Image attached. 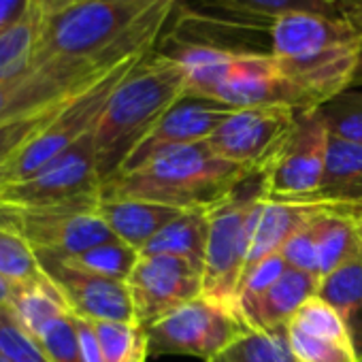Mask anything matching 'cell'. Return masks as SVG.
I'll use <instances>...</instances> for the list:
<instances>
[{
	"label": "cell",
	"mask_w": 362,
	"mask_h": 362,
	"mask_svg": "<svg viewBox=\"0 0 362 362\" xmlns=\"http://www.w3.org/2000/svg\"><path fill=\"white\" fill-rule=\"evenodd\" d=\"M0 351L11 362H54L43 345L20 326L7 305L0 307Z\"/></svg>",
	"instance_id": "obj_33"
},
{
	"label": "cell",
	"mask_w": 362,
	"mask_h": 362,
	"mask_svg": "<svg viewBox=\"0 0 362 362\" xmlns=\"http://www.w3.org/2000/svg\"><path fill=\"white\" fill-rule=\"evenodd\" d=\"M96 214L119 241L141 252L164 226L184 211L136 199H100Z\"/></svg>",
	"instance_id": "obj_19"
},
{
	"label": "cell",
	"mask_w": 362,
	"mask_h": 362,
	"mask_svg": "<svg viewBox=\"0 0 362 362\" xmlns=\"http://www.w3.org/2000/svg\"><path fill=\"white\" fill-rule=\"evenodd\" d=\"M37 341L43 345V349L54 362H86L73 313H66L64 317L56 320Z\"/></svg>",
	"instance_id": "obj_35"
},
{
	"label": "cell",
	"mask_w": 362,
	"mask_h": 362,
	"mask_svg": "<svg viewBox=\"0 0 362 362\" xmlns=\"http://www.w3.org/2000/svg\"><path fill=\"white\" fill-rule=\"evenodd\" d=\"M0 228L20 237L35 252L75 256L117 239L96 209H24L0 205Z\"/></svg>",
	"instance_id": "obj_8"
},
{
	"label": "cell",
	"mask_w": 362,
	"mask_h": 362,
	"mask_svg": "<svg viewBox=\"0 0 362 362\" xmlns=\"http://www.w3.org/2000/svg\"><path fill=\"white\" fill-rule=\"evenodd\" d=\"M186 71L158 47L147 52L113 90L96 128L100 181L115 177L168 109L186 96Z\"/></svg>",
	"instance_id": "obj_2"
},
{
	"label": "cell",
	"mask_w": 362,
	"mask_h": 362,
	"mask_svg": "<svg viewBox=\"0 0 362 362\" xmlns=\"http://www.w3.org/2000/svg\"><path fill=\"white\" fill-rule=\"evenodd\" d=\"M320 279L362 254V237L349 214V205L330 203L313 218Z\"/></svg>",
	"instance_id": "obj_21"
},
{
	"label": "cell",
	"mask_w": 362,
	"mask_h": 362,
	"mask_svg": "<svg viewBox=\"0 0 362 362\" xmlns=\"http://www.w3.org/2000/svg\"><path fill=\"white\" fill-rule=\"evenodd\" d=\"M73 3H77V0H33V7L37 11H41L43 16H47V13L60 11V9H64V7H69Z\"/></svg>",
	"instance_id": "obj_40"
},
{
	"label": "cell",
	"mask_w": 362,
	"mask_h": 362,
	"mask_svg": "<svg viewBox=\"0 0 362 362\" xmlns=\"http://www.w3.org/2000/svg\"><path fill=\"white\" fill-rule=\"evenodd\" d=\"M269 39L271 54L275 58H303L326 49L362 43V28L324 16L290 13L273 20L269 26Z\"/></svg>",
	"instance_id": "obj_16"
},
{
	"label": "cell",
	"mask_w": 362,
	"mask_h": 362,
	"mask_svg": "<svg viewBox=\"0 0 362 362\" xmlns=\"http://www.w3.org/2000/svg\"><path fill=\"white\" fill-rule=\"evenodd\" d=\"M288 269V264L284 262L281 254H273L264 260H260L256 267H252L250 271H245L239 290H237V303L235 307H241L254 298H258L260 294H264Z\"/></svg>",
	"instance_id": "obj_36"
},
{
	"label": "cell",
	"mask_w": 362,
	"mask_h": 362,
	"mask_svg": "<svg viewBox=\"0 0 362 362\" xmlns=\"http://www.w3.org/2000/svg\"><path fill=\"white\" fill-rule=\"evenodd\" d=\"M0 275L13 284H28L45 275L35 250L5 228H0Z\"/></svg>",
	"instance_id": "obj_31"
},
{
	"label": "cell",
	"mask_w": 362,
	"mask_h": 362,
	"mask_svg": "<svg viewBox=\"0 0 362 362\" xmlns=\"http://www.w3.org/2000/svg\"><path fill=\"white\" fill-rule=\"evenodd\" d=\"M205 269L179 256H139L126 284L139 326L149 328L181 305L203 296Z\"/></svg>",
	"instance_id": "obj_10"
},
{
	"label": "cell",
	"mask_w": 362,
	"mask_h": 362,
	"mask_svg": "<svg viewBox=\"0 0 362 362\" xmlns=\"http://www.w3.org/2000/svg\"><path fill=\"white\" fill-rule=\"evenodd\" d=\"M288 328H296V330L307 332L311 337H322V339L351 343L349 332H347L341 315L337 313V309L332 305H328L324 298H320L317 294L307 298L296 309V313L288 322Z\"/></svg>",
	"instance_id": "obj_29"
},
{
	"label": "cell",
	"mask_w": 362,
	"mask_h": 362,
	"mask_svg": "<svg viewBox=\"0 0 362 362\" xmlns=\"http://www.w3.org/2000/svg\"><path fill=\"white\" fill-rule=\"evenodd\" d=\"M252 177L260 175L220 158L207 141H201L160 151L147 162L103 181L100 199H136L181 211H209L235 197Z\"/></svg>",
	"instance_id": "obj_1"
},
{
	"label": "cell",
	"mask_w": 362,
	"mask_h": 362,
	"mask_svg": "<svg viewBox=\"0 0 362 362\" xmlns=\"http://www.w3.org/2000/svg\"><path fill=\"white\" fill-rule=\"evenodd\" d=\"M298 113L281 105L235 109L207 143L220 158L262 177L294 130Z\"/></svg>",
	"instance_id": "obj_9"
},
{
	"label": "cell",
	"mask_w": 362,
	"mask_h": 362,
	"mask_svg": "<svg viewBox=\"0 0 362 362\" xmlns=\"http://www.w3.org/2000/svg\"><path fill=\"white\" fill-rule=\"evenodd\" d=\"M111 71L69 62H43L35 64L20 77L3 79L0 81V124L71 100Z\"/></svg>",
	"instance_id": "obj_12"
},
{
	"label": "cell",
	"mask_w": 362,
	"mask_h": 362,
	"mask_svg": "<svg viewBox=\"0 0 362 362\" xmlns=\"http://www.w3.org/2000/svg\"><path fill=\"white\" fill-rule=\"evenodd\" d=\"M235 109L194 96H184L158 122L151 134L136 147L122 170H130L160 151L207 141ZM119 170V173H122Z\"/></svg>",
	"instance_id": "obj_15"
},
{
	"label": "cell",
	"mask_w": 362,
	"mask_h": 362,
	"mask_svg": "<svg viewBox=\"0 0 362 362\" xmlns=\"http://www.w3.org/2000/svg\"><path fill=\"white\" fill-rule=\"evenodd\" d=\"M349 214H351V218L356 222V228H358V233L362 237V203H351L349 205Z\"/></svg>",
	"instance_id": "obj_42"
},
{
	"label": "cell",
	"mask_w": 362,
	"mask_h": 362,
	"mask_svg": "<svg viewBox=\"0 0 362 362\" xmlns=\"http://www.w3.org/2000/svg\"><path fill=\"white\" fill-rule=\"evenodd\" d=\"M192 11L218 22L267 33L273 20L290 13H313L362 28V0H190Z\"/></svg>",
	"instance_id": "obj_14"
},
{
	"label": "cell",
	"mask_w": 362,
	"mask_h": 362,
	"mask_svg": "<svg viewBox=\"0 0 362 362\" xmlns=\"http://www.w3.org/2000/svg\"><path fill=\"white\" fill-rule=\"evenodd\" d=\"M351 86H362V54H360L358 69H356V75H354V81H351Z\"/></svg>",
	"instance_id": "obj_43"
},
{
	"label": "cell",
	"mask_w": 362,
	"mask_h": 362,
	"mask_svg": "<svg viewBox=\"0 0 362 362\" xmlns=\"http://www.w3.org/2000/svg\"><path fill=\"white\" fill-rule=\"evenodd\" d=\"M35 254L75 317L90 322H136L126 281L83 271L56 254Z\"/></svg>",
	"instance_id": "obj_13"
},
{
	"label": "cell",
	"mask_w": 362,
	"mask_h": 362,
	"mask_svg": "<svg viewBox=\"0 0 362 362\" xmlns=\"http://www.w3.org/2000/svg\"><path fill=\"white\" fill-rule=\"evenodd\" d=\"M145 332L149 356L186 354L209 362L252 330L237 309L199 296L145 328Z\"/></svg>",
	"instance_id": "obj_6"
},
{
	"label": "cell",
	"mask_w": 362,
	"mask_h": 362,
	"mask_svg": "<svg viewBox=\"0 0 362 362\" xmlns=\"http://www.w3.org/2000/svg\"><path fill=\"white\" fill-rule=\"evenodd\" d=\"M41 20L43 13L33 9L24 22L0 35V81L20 77L35 66Z\"/></svg>",
	"instance_id": "obj_25"
},
{
	"label": "cell",
	"mask_w": 362,
	"mask_h": 362,
	"mask_svg": "<svg viewBox=\"0 0 362 362\" xmlns=\"http://www.w3.org/2000/svg\"><path fill=\"white\" fill-rule=\"evenodd\" d=\"M209 241V216L205 209H188L164 226L139 254L141 256H179L205 269V254Z\"/></svg>",
	"instance_id": "obj_24"
},
{
	"label": "cell",
	"mask_w": 362,
	"mask_h": 362,
	"mask_svg": "<svg viewBox=\"0 0 362 362\" xmlns=\"http://www.w3.org/2000/svg\"><path fill=\"white\" fill-rule=\"evenodd\" d=\"M288 343L298 362H360L351 343L311 337L296 328H288Z\"/></svg>",
	"instance_id": "obj_32"
},
{
	"label": "cell",
	"mask_w": 362,
	"mask_h": 362,
	"mask_svg": "<svg viewBox=\"0 0 362 362\" xmlns=\"http://www.w3.org/2000/svg\"><path fill=\"white\" fill-rule=\"evenodd\" d=\"M33 9V0H0V35L24 22Z\"/></svg>",
	"instance_id": "obj_38"
},
{
	"label": "cell",
	"mask_w": 362,
	"mask_h": 362,
	"mask_svg": "<svg viewBox=\"0 0 362 362\" xmlns=\"http://www.w3.org/2000/svg\"><path fill=\"white\" fill-rule=\"evenodd\" d=\"M147 52L124 60L111 73H107L100 81L90 86L86 92L77 94L73 100H69L47 128H43L16 158H11L0 168V186L26 179L28 175L43 168L49 160H54L56 156L73 147L77 141H81L86 134H90L96 128L117 83L130 73V69Z\"/></svg>",
	"instance_id": "obj_5"
},
{
	"label": "cell",
	"mask_w": 362,
	"mask_h": 362,
	"mask_svg": "<svg viewBox=\"0 0 362 362\" xmlns=\"http://www.w3.org/2000/svg\"><path fill=\"white\" fill-rule=\"evenodd\" d=\"M209 362H298L288 343V328L247 332Z\"/></svg>",
	"instance_id": "obj_27"
},
{
	"label": "cell",
	"mask_w": 362,
	"mask_h": 362,
	"mask_svg": "<svg viewBox=\"0 0 362 362\" xmlns=\"http://www.w3.org/2000/svg\"><path fill=\"white\" fill-rule=\"evenodd\" d=\"M241 188L235 197L207 211L209 241L205 254L203 296L233 309H237V290L264 201L262 184L254 192H241Z\"/></svg>",
	"instance_id": "obj_4"
},
{
	"label": "cell",
	"mask_w": 362,
	"mask_h": 362,
	"mask_svg": "<svg viewBox=\"0 0 362 362\" xmlns=\"http://www.w3.org/2000/svg\"><path fill=\"white\" fill-rule=\"evenodd\" d=\"M69 100H64V103H60L56 107H49L45 111H39V113H33V115H24V117L9 119V122L0 124V168H3L11 158H16L43 128H47L52 124V119L62 111V107Z\"/></svg>",
	"instance_id": "obj_30"
},
{
	"label": "cell",
	"mask_w": 362,
	"mask_h": 362,
	"mask_svg": "<svg viewBox=\"0 0 362 362\" xmlns=\"http://www.w3.org/2000/svg\"><path fill=\"white\" fill-rule=\"evenodd\" d=\"M94 130L26 179L0 186V205L24 209H96L100 203Z\"/></svg>",
	"instance_id": "obj_3"
},
{
	"label": "cell",
	"mask_w": 362,
	"mask_h": 362,
	"mask_svg": "<svg viewBox=\"0 0 362 362\" xmlns=\"http://www.w3.org/2000/svg\"><path fill=\"white\" fill-rule=\"evenodd\" d=\"M205 100L230 109L281 105L300 113L313 111L305 94L281 75L271 52H237Z\"/></svg>",
	"instance_id": "obj_11"
},
{
	"label": "cell",
	"mask_w": 362,
	"mask_h": 362,
	"mask_svg": "<svg viewBox=\"0 0 362 362\" xmlns=\"http://www.w3.org/2000/svg\"><path fill=\"white\" fill-rule=\"evenodd\" d=\"M75 328H77V337H79L83 360L86 362H105L103 349H100V343H98V337H96V330H94L92 322L75 317Z\"/></svg>",
	"instance_id": "obj_39"
},
{
	"label": "cell",
	"mask_w": 362,
	"mask_h": 362,
	"mask_svg": "<svg viewBox=\"0 0 362 362\" xmlns=\"http://www.w3.org/2000/svg\"><path fill=\"white\" fill-rule=\"evenodd\" d=\"M139 3H158V0H139Z\"/></svg>",
	"instance_id": "obj_45"
},
{
	"label": "cell",
	"mask_w": 362,
	"mask_h": 362,
	"mask_svg": "<svg viewBox=\"0 0 362 362\" xmlns=\"http://www.w3.org/2000/svg\"><path fill=\"white\" fill-rule=\"evenodd\" d=\"M328 143L330 130L322 111L298 113L294 130L262 175V197L307 203L320 188Z\"/></svg>",
	"instance_id": "obj_7"
},
{
	"label": "cell",
	"mask_w": 362,
	"mask_h": 362,
	"mask_svg": "<svg viewBox=\"0 0 362 362\" xmlns=\"http://www.w3.org/2000/svg\"><path fill=\"white\" fill-rule=\"evenodd\" d=\"M330 203H300V201H262V209L254 228L245 271L256 267L260 260L279 254L288 239L309 224ZM243 271V275H245ZM243 279V277H241Z\"/></svg>",
	"instance_id": "obj_18"
},
{
	"label": "cell",
	"mask_w": 362,
	"mask_h": 362,
	"mask_svg": "<svg viewBox=\"0 0 362 362\" xmlns=\"http://www.w3.org/2000/svg\"><path fill=\"white\" fill-rule=\"evenodd\" d=\"M0 362H11V360H9V358H7V356L3 354V351H0Z\"/></svg>",
	"instance_id": "obj_44"
},
{
	"label": "cell",
	"mask_w": 362,
	"mask_h": 362,
	"mask_svg": "<svg viewBox=\"0 0 362 362\" xmlns=\"http://www.w3.org/2000/svg\"><path fill=\"white\" fill-rule=\"evenodd\" d=\"M281 258L290 269L305 271L320 277V260H317V243H315V230L313 220L305 224L298 233H294L288 243L281 247Z\"/></svg>",
	"instance_id": "obj_37"
},
{
	"label": "cell",
	"mask_w": 362,
	"mask_h": 362,
	"mask_svg": "<svg viewBox=\"0 0 362 362\" xmlns=\"http://www.w3.org/2000/svg\"><path fill=\"white\" fill-rule=\"evenodd\" d=\"M317 296L337 309L362 362V254L324 277Z\"/></svg>",
	"instance_id": "obj_23"
},
{
	"label": "cell",
	"mask_w": 362,
	"mask_h": 362,
	"mask_svg": "<svg viewBox=\"0 0 362 362\" xmlns=\"http://www.w3.org/2000/svg\"><path fill=\"white\" fill-rule=\"evenodd\" d=\"M13 288H16V284L11 279H7L5 275H0V307L11 300Z\"/></svg>",
	"instance_id": "obj_41"
},
{
	"label": "cell",
	"mask_w": 362,
	"mask_h": 362,
	"mask_svg": "<svg viewBox=\"0 0 362 362\" xmlns=\"http://www.w3.org/2000/svg\"><path fill=\"white\" fill-rule=\"evenodd\" d=\"M105 362H147V332L136 322H92Z\"/></svg>",
	"instance_id": "obj_26"
},
{
	"label": "cell",
	"mask_w": 362,
	"mask_h": 362,
	"mask_svg": "<svg viewBox=\"0 0 362 362\" xmlns=\"http://www.w3.org/2000/svg\"><path fill=\"white\" fill-rule=\"evenodd\" d=\"M320 111L330 134L362 143V92H343Z\"/></svg>",
	"instance_id": "obj_34"
},
{
	"label": "cell",
	"mask_w": 362,
	"mask_h": 362,
	"mask_svg": "<svg viewBox=\"0 0 362 362\" xmlns=\"http://www.w3.org/2000/svg\"><path fill=\"white\" fill-rule=\"evenodd\" d=\"M139 256H141L139 250L130 247L128 243H124L119 239H113V241L100 243L96 247H90L81 254L60 256V258H64L66 262H71L83 271H90V273H96V275H103L109 279L126 281L128 275L132 273Z\"/></svg>",
	"instance_id": "obj_28"
},
{
	"label": "cell",
	"mask_w": 362,
	"mask_h": 362,
	"mask_svg": "<svg viewBox=\"0 0 362 362\" xmlns=\"http://www.w3.org/2000/svg\"><path fill=\"white\" fill-rule=\"evenodd\" d=\"M320 281L322 279L317 275L288 267L284 275L264 294L237 307V311L241 313L250 330L275 332L279 328H286L296 309L307 298L317 294Z\"/></svg>",
	"instance_id": "obj_17"
},
{
	"label": "cell",
	"mask_w": 362,
	"mask_h": 362,
	"mask_svg": "<svg viewBox=\"0 0 362 362\" xmlns=\"http://www.w3.org/2000/svg\"><path fill=\"white\" fill-rule=\"evenodd\" d=\"M7 307L20 326L35 339H39L56 320L71 313L60 290L47 275L28 284H16Z\"/></svg>",
	"instance_id": "obj_22"
},
{
	"label": "cell",
	"mask_w": 362,
	"mask_h": 362,
	"mask_svg": "<svg viewBox=\"0 0 362 362\" xmlns=\"http://www.w3.org/2000/svg\"><path fill=\"white\" fill-rule=\"evenodd\" d=\"M307 203H362V143L330 134L320 188Z\"/></svg>",
	"instance_id": "obj_20"
}]
</instances>
